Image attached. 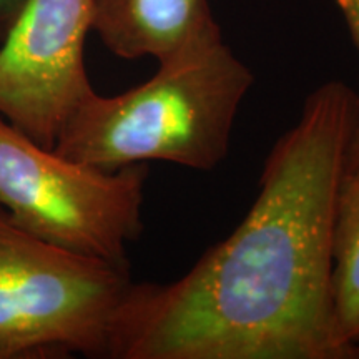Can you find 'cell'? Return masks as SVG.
<instances>
[{"label":"cell","mask_w":359,"mask_h":359,"mask_svg":"<svg viewBox=\"0 0 359 359\" xmlns=\"http://www.w3.org/2000/svg\"><path fill=\"white\" fill-rule=\"evenodd\" d=\"M359 95L339 80L275 143L243 222L177 281L132 283L114 359H348L331 303L336 198Z\"/></svg>","instance_id":"obj_1"},{"label":"cell","mask_w":359,"mask_h":359,"mask_svg":"<svg viewBox=\"0 0 359 359\" xmlns=\"http://www.w3.org/2000/svg\"><path fill=\"white\" fill-rule=\"evenodd\" d=\"M253 74L217 34L158 62L145 83L115 97L93 90L72 111L53 150L115 172L148 160L200 172L230 150Z\"/></svg>","instance_id":"obj_2"},{"label":"cell","mask_w":359,"mask_h":359,"mask_svg":"<svg viewBox=\"0 0 359 359\" xmlns=\"http://www.w3.org/2000/svg\"><path fill=\"white\" fill-rule=\"evenodd\" d=\"M128 266L39 240L0 212V359L50 351L107 358Z\"/></svg>","instance_id":"obj_3"},{"label":"cell","mask_w":359,"mask_h":359,"mask_svg":"<svg viewBox=\"0 0 359 359\" xmlns=\"http://www.w3.org/2000/svg\"><path fill=\"white\" fill-rule=\"evenodd\" d=\"M147 173L142 163L107 172L67 158L0 115V205L13 226L50 245L128 266Z\"/></svg>","instance_id":"obj_4"},{"label":"cell","mask_w":359,"mask_h":359,"mask_svg":"<svg viewBox=\"0 0 359 359\" xmlns=\"http://www.w3.org/2000/svg\"><path fill=\"white\" fill-rule=\"evenodd\" d=\"M93 0H27L0 42V115L45 148L93 92L85 39Z\"/></svg>","instance_id":"obj_5"},{"label":"cell","mask_w":359,"mask_h":359,"mask_svg":"<svg viewBox=\"0 0 359 359\" xmlns=\"http://www.w3.org/2000/svg\"><path fill=\"white\" fill-rule=\"evenodd\" d=\"M92 30L116 57L156 62L222 34L208 0H93Z\"/></svg>","instance_id":"obj_6"},{"label":"cell","mask_w":359,"mask_h":359,"mask_svg":"<svg viewBox=\"0 0 359 359\" xmlns=\"http://www.w3.org/2000/svg\"><path fill=\"white\" fill-rule=\"evenodd\" d=\"M331 303L339 339L359 344V170L344 172L336 198Z\"/></svg>","instance_id":"obj_7"},{"label":"cell","mask_w":359,"mask_h":359,"mask_svg":"<svg viewBox=\"0 0 359 359\" xmlns=\"http://www.w3.org/2000/svg\"><path fill=\"white\" fill-rule=\"evenodd\" d=\"M333 2L338 6L341 13H343L349 34H351L354 45H356L359 50V0H333ZM351 170H359V115L356 127H354L353 138L349 142L346 165H344V172H351Z\"/></svg>","instance_id":"obj_8"},{"label":"cell","mask_w":359,"mask_h":359,"mask_svg":"<svg viewBox=\"0 0 359 359\" xmlns=\"http://www.w3.org/2000/svg\"><path fill=\"white\" fill-rule=\"evenodd\" d=\"M25 2L27 0H0V42L6 39L8 30L15 24Z\"/></svg>","instance_id":"obj_9"},{"label":"cell","mask_w":359,"mask_h":359,"mask_svg":"<svg viewBox=\"0 0 359 359\" xmlns=\"http://www.w3.org/2000/svg\"><path fill=\"white\" fill-rule=\"evenodd\" d=\"M353 358H359V344L356 348H354V351H353Z\"/></svg>","instance_id":"obj_10"}]
</instances>
